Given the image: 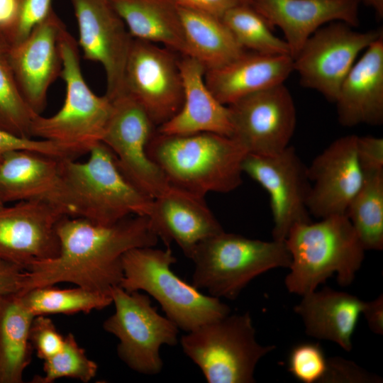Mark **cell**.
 <instances>
[{"instance_id": "1", "label": "cell", "mask_w": 383, "mask_h": 383, "mask_svg": "<svg viewBox=\"0 0 383 383\" xmlns=\"http://www.w3.org/2000/svg\"><path fill=\"white\" fill-rule=\"evenodd\" d=\"M57 256L31 262L20 294L37 287L70 282L111 294L123 277L122 257L131 249L155 246L158 237L145 216H131L110 226L65 216L56 226Z\"/></svg>"}, {"instance_id": "2", "label": "cell", "mask_w": 383, "mask_h": 383, "mask_svg": "<svg viewBox=\"0 0 383 383\" xmlns=\"http://www.w3.org/2000/svg\"><path fill=\"white\" fill-rule=\"evenodd\" d=\"M146 151L170 185L202 197L237 189L248 154L231 137L213 133L167 135L157 131Z\"/></svg>"}, {"instance_id": "3", "label": "cell", "mask_w": 383, "mask_h": 383, "mask_svg": "<svg viewBox=\"0 0 383 383\" xmlns=\"http://www.w3.org/2000/svg\"><path fill=\"white\" fill-rule=\"evenodd\" d=\"M89 155L85 162L60 160L67 216L101 226L131 216H148L152 199L123 175L110 148L99 142Z\"/></svg>"}, {"instance_id": "4", "label": "cell", "mask_w": 383, "mask_h": 383, "mask_svg": "<svg viewBox=\"0 0 383 383\" xmlns=\"http://www.w3.org/2000/svg\"><path fill=\"white\" fill-rule=\"evenodd\" d=\"M285 242L291 263L284 284L289 292L301 296L335 273L340 285L350 284L365 258V250L345 214L295 225Z\"/></svg>"}, {"instance_id": "5", "label": "cell", "mask_w": 383, "mask_h": 383, "mask_svg": "<svg viewBox=\"0 0 383 383\" xmlns=\"http://www.w3.org/2000/svg\"><path fill=\"white\" fill-rule=\"evenodd\" d=\"M59 45L60 77L66 87L64 104L52 116L37 115L31 123L30 136L55 143L77 157L89 153L101 142L113 103L106 95L95 94L87 84L81 71L78 43L66 28Z\"/></svg>"}, {"instance_id": "6", "label": "cell", "mask_w": 383, "mask_h": 383, "mask_svg": "<svg viewBox=\"0 0 383 383\" xmlns=\"http://www.w3.org/2000/svg\"><path fill=\"white\" fill-rule=\"evenodd\" d=\"M192 284L216 298L235 299L256 277L274 268H289L285 240L264 241L223 231L200 242L189 257Z\"/></svg>"}, {"instance_id": "7", "label": "cell", "mask_w": 383, "mask_h": 383, "mask_svg": "<svg viewBox=\"0 0 383 383\" xmlns=\"http://www.w3.org/2000/svg\"><path fill=\"white\" fill-rule=\"evenodd\" d=\"M129 250L122 257L123 277L120 287L128 292L143 290L160 304L166 317L189 332L230 313L220 299L205 295L171 270L176 262L170 247Z\"/></svg>"}, {"instance_id": "8", "label": "cell", "mask_w": 383, "mask_h": 383, "mask_svg": "<svg viewBox=\"0 0 383 383\" xmlns=\"http://www.w3.org/2000/svg\"><path fill=\"white\" fill-rule=\"evenodd\" d=\"M180 343L209 383L255 382L258 362L276 348L257 341L249 312L202 324L182 335Z\"/></svg>"}, {"instance_id": "9", "label": "cell", "mask_w": 383, "mask_h": 383, "mask_svg": "<svg viewBox=\"0 0 383 383\" xmlns=\"http://www.w3.org/2000/svg\"><path fill=\"white\" fill-rule=\"evenodd\" d=\"M114 313L103 323L118 340L117 354L131 370L146 375L159 374L163 366L162 345L178 342L179 328L152 306L148 294L128 292L120 286L111 289Z\"/></svg>"}, {"instance_id": "10", "label": "cell", "mask_w": 383, "mask_h": 383, "mask_svg": "<svg viewBox=\"0 0 383 383\" xmlns=\"http://www.w3.org/2000/svg\"><path fill=\"white\" fill-rule=\"evenodd\" d=\"M383 35L382 29L357 31L333 22L315 31L293 58L301 84L335 102L343 81L360 52Z\"/></svg>"}, {"instance_id": "11", "label": "cell", "mask_w": 383, "mask_h": 383, "mask_svg": "<svg viewBox=\"0 0 383 383\" xmlns=\"http://www.w3.org/2000/svg\"><path fill=\"white\" fill-rule=\"evenodd\" d=\"M112 103V112L101 142L114 154L120 170L128 180L153 199L170 186L146 151L156 126L141 105L128 94L117 97Z\"/></svg>"}, {"instance_id": "12", "label": "cell", "mask_w": 383, "mask_h": 383, "mask_svg": "<svg viewBox=\"0 0 383 383\" xmlns=\"http://www.w3.org/2000/svg\"><path fill=\"white\" fill-rule=\"evenodd\" d=\"M242 169L269 194L272 239L285 240L295 225L311 222L307 208L311 187L308 166L294 147L271 155L248 153Z\"/></svg>"}, {"instance_id": "13", "label": "cell", "mask_w": 383, "mask_h": 383, "mask_svg": "<svg viewBox=\"0 0 383 383\" xmlns=\"http://www.w3.org/2000/svg\"><path fill=\"white\" fill-rule=\"evenodd\" d=\"M173 50L133 39L125 71V94L144 109L156 127L180 109L184 97L179 60Z\"/></svg>"}, {"instance_id": "14", "label": "cell", "mask_w": 383, "mask_h": 383, "mask_svg": "<svg viewBox=\"0 0 383 383\" xmlns=\"http://www.w3.org/2000/svg\"><path fill=\"white\" fill-rule=\"evenodd\" d=\"M228 106L231 138L247 153L271 155L289 145L296 128V111L284 84L246 96Z\"/></svg>"}, {"instance_id": "15", "label": "cell", "mask_w": 383, "mask_h": 383, "mask_svg": "<svg viewBox=\"0 0 383 383\" xmlns=\"http://www.w3.org/2000/svg\"><path fill=\"white\" fill-rule=\"evenodd\" d=\"M70 1L78 25V45L84 58L103 67L105 95L113 101L125 94L126 66L133 38L109 0Z\"/></svg>"}, {"instance_id": "16", "label": "cell", "mask_w": 383, "mask_h": 383, "mask_svg": "<svg viewBox=\"0 0 383 383\" xmlns=\"http://www.w3.org/2000/svg\"><path fill=\"white\" fill-rule=\"evenodd\" d=\"M65 216L59 208L39 201L0 207V259L26 269L34 261L57 256L56 226Z\"/></svg>"}, {"instance_id": "17", "label": "cell", "mask_w": 383, "mask_h": 383, "mask_svg": "<svg viewBox=\"0 0 383 383\" xmlns=\"http://www.w3.org/2000/svg\"><path fill=\"white\" fill-rule=\"evenodd\" d=\"M356 135L332 142L308 166L311 183L307 201L311 216L323 218L346 215L364 178L357 154Z\"/></svg>"}, {"instance_id": "18", "label": "cell", "mask_w": 383, "mask_h": 383, "mask_svg": "<svg viewBox=\"0 0 383 383\" xmlns=\"http://www.w3.org/2000/svg\"><path fill=\"white\" fill-rule=\"evenodd\" d=\"M65 25L54 9L21 43L10 47V62L25 101L36 114L46 106L50 85L61 76L59 39Z\"/></svg>"}, {"instance_id": "19", "label": "cell", "mask_w": 383, "mask_h": 383, "mask_svg": "<svg viewBox=\"0 0 383 383\" xmlns=\"http://www.w3.org/2000/svg\"><path fill=\"white\" fill-rule=\"evenodd\" d=\"M150 226L167 247L174 242L186 257L202 240L224 230L204 197L170 185L152 201Z\"/></svg>"}, {"instance_id": "20", "label": "cell", "mask_w": 383, "mask_h": 383, "mask_svg": "<svg viewBox=\"0 0 383 383\" xmlns=\"http://www.w3.org/2000/svg\"><path fill=\"white\" fill-rule=\"evenodd\" d=\"M360 0H251L250 4L271 27L284 35L294 58L309 38L324 24L342 21L359 25Z\"/></svg>"}, {"instance_id": "21", "label": "cell", "mask_w": 383, "mask_h": 383, "mask_svg": "<svg viewBox=\"0 0 383 383\" xmlns=\"http://www.w3.org/2000/svg\"><path fill=\"white\" fill-rule=\"evenodd\" d=\"M60 160L25 150L5 154L0 163V201L4 204L43 201L59 208L67 216Z\"/></svg>"}, {"instance_id": "22", "label": "cell", "mask_w": 383, "mask_h": 383, "mask_svg": "<svg viewBox=\"0 0 383 383\" xmlns=\"http://www.w3.org/2000/svg\"><path fill=\"white\" fill-rule=\"evenodd\" d=\"M179 60L184 97L179 111L157 131L167 135L213 133L232 136L228 106L221 103L207 87L205 67L196 59L182 55Z\"/></svg>"}, {"instance_id": "23", "label": "cell", "mask_w": 383, "mask_h": 383, "mask_svg": "<svg viewBox=\"0 0 383 383\" xmlns=\"http://www.w3.org/2000/svg\"><path fill=\"white\" fill-rule=\"evenodd\" d=\"M338 119L343 126L383 122V35L355 61L340 87Z\"/></svg>"}, {"instance_id": "24", "label": "cell", "mask_w": 383, "mask_h": 383, "mask_svg": "<svg viewBox=\"0 0 383 383\" xmlns=\"http://www.w3.org/2000/svg\"><path fill=\"white\" fill-rule=\"evenodd\" d=\"M293 69L289 55L246 50L229 63L206 70L205 82L223 104L228 106L253 93L284 84Z\"/></svg>"}, {"instance_id": "25", "label": "cell", "mask_w": 383, "mask_h": 383, "mask_svg": "<svg viewBox=\"0 0 383 383\" xmlns=\"http://www.w3.org/2000/svg\"><path fill=\"white\" fill-rule=\"evenodd\" d=\"M363 304L356 296L324 287L302 296L294 310L301 318L308 335L332 341L350 352Z\"/></svg>"}, {"instance_id": "26", "label": "cell", "mask_w": 383, "mask_h": 383, "mask_svg": "<svg viewBox=\"0 0 383 383\" xmlns=\"http://www.w3.org/2000/svg\"><path fill=\"white\" fill-rule=\"evenodd\" d=\"M133 39L187 55L178 6L173 0H109Z\"/></svg>"}, {"instance_id": "27", "label": "cell", "mask_w": 383, "mask_h": 383, "mask_svg": "<svg viewBox=\"0 0 383 383\" xmlns=\"http://www.w3.org/2000/svg\"><path fill=\"white\" fill-rule=\"evenodd\" d=\"M35 316L19 294L0 296V383H22L32 360L30 329Z\"/></svg>"}, {"instance_id": "28", "label": "cell", "mask_w": 383, "mask_h": 383, "mask_svg": "<svg viewBox=\"0 0 383 383\" xmlns=\"http://www.w3.org/2000/svg\"><path fill=\"white\" fill-rule=\"evenodd\" d=\"M178 9L186 56L198 60L206 70L221 67L245 51L221 18L179 6Z\"/></svg>"}, {"instance_id": "29", "label": "cell", "mask_w": 383, "mask_h": 383, "mask_svg": "<svg viewBox=\"0 0 383 383\" xmlns=\"http://www.w3.org/2000/svg\"><path fill=\"white\" fill-rule=\"evenodd\" d=\"M346 216L365 250L383 248V170L364 172Z\"/></svg>"}, {"instance_id": "30", "label": "cell", "mask_w": 383, "mask_h": 383, "mask_svg": "<svg viewBox=\"0 0 383 383\" xmlns=\"http://www.w3.org/2000/svg\"><path fill=\"white\" fill-rule=\"evenodd\" d=\"M26 308L35 316L79 312L89 313L112 304L111 294L79 287L60 289L52 286L37 287L19 294Z\"/></svg>"}, {"instance_id": "31", "label": "cell", "mask_w": 383, "mask_h": 383, "mask_svg": "<svg viewBox=\"0 0 383 383\" xmlns=\"http://www.w3.org/2000/svg\"><path fill=\"white\" fill-rule=\"evenodd\" d=\"M221 20L244 50L267 55H290L286 41L273 33L265 18L250 4L233 6Z\"/></svg>"}, {"instance_id": "32", "label": "cell", "mask_w": 383, "mask_h": 383, "mask_svg": "<svg viewBox=\"0 0 383 383\" xmlns=\"http://www.w3.org/2000/svg\"><path fill=\"white\" fill-rule=\"evenodd\" d=\"M10 44L0 33V128L22 138H31L36 114L18 88L9 59Z\"/></svg>"}, {"instance_id": "33", "label": "cell", "mask_w": 383, "mask_h": 383, "mask_svg": "<svg viewBox=\"0 0 383 383\" xmlns=\"http://www.w3.org/2000/svg\"><path fill=\"white\" fill-rule=\"evenodd\" d=\"M43 376H35L32 382L52 383L62 377H70L88 382L96 374L97 365L86 355L72 333L65 337L62 348L43 360Z\"/></svg>"}, {"instance_id": "34", "label": "cell", "mask_w": 383, "mask_h": 383, "mask_svg": "<svg viewBox=\"0 0 383 383\" xmlns=\"http://www.w3.org/2000/svg\"><path fill=\"white\" fill-rule=\"evenodd\" d=\"M327 365V358L318 343H301L292 348L288 369L298 380L304 383L320 382Z\"/></svg>"}, {"instance_id": "35", "label": "cell", "mask_w": 383, "mask_h": 383, "mask_svg": "<svg viewBox=\"0 0 383 383\" xmlns=\"http://www.w3.org/2000/svg\"><path fill=\"white\" fill-rule=\"evenodd\" d=\"M53 10L52 0H18L15 21L6 36L11 46L26 39Z\"/></svg>"}, {"instance_id": "36", "label": "cell", "mask_w": 383, "mask_h": 383, "mask_svg": "<svg viewBox=\"0 0 383 383\" xmlns=\"http://www.w3.org/2000/svg\"><path fill=\"white\" fill-rule=\"evenodd\" d=\"M30 341L38 357L44 360L62 348L65 338L57 331L51 319L40 315L35 316L32 321Z\"/></svg>"}, {"instance_id": "37", "label": "cell", "mask_w": 383, "mask_h": 383, "mask_svg": "<svg viewBox=\"0 0 383 383\" xmlns=\"http://www.w3.org/2000/svg\"><path fill=\"white\" fill-rule=\"evenodd\" d=\"M382 379L341 357L327 358L321 383H379Z\"/></svg>"}, {"instance_id": "38", "label": "cell", "mask_w": 383, "mask_h": 383, "mask_svg": "<svg viewBox=\"0 0 383 383\" xmlns=\"http://www.w3.org/2000/svg\"><path fill=\"white\" fill-rule=\"evenodd\" d=\"M18 150H30L60 159L74 158L68 150L55 143L19 137L0 128V163L5 154Z\"/></svg>"}, {"instance_id": "39", "label": "cell", "mask_w": 383, "mask_h": 383, "mask_svg": "<svg viewBox=\"0 0 383 383\" xmlns=\"http://www.w3.org/2000/svg\"><path fill=\"white\" fill-rule=\"evenodd\" d=\"M357 154L364 172L383 170V139L374 136H357Z\"/></svg>"}, {"instance_id": "40", "label": "cell", "mask_w": 383, "mask_h": 383, "mask_svg": "<svg viewBox=\"0 0 383 383\" xmlns=\"http://www.w3.org/2000/svg\"><path fill=\"white\" fill-rule=\"evenodd\" d=\"M25 274L23 266L0 259V296L20 294Z\"/></svg>"}, {"instance_id": "41", "label": "cell", "mask_w": 383, "mask_h": 383, "mask_svg": "<svg viewBox=\"0 0 383 383\" xmlns=\"http://www.w3.org/2000/svg\"><path fill=\"white\" fill-rule=\"evenodd\" d=\"M179 7L201 12L219 18L233 6L240 4L238 0H173Z\"/></svg>"}, {"instance_id": "42", "label": "cell", "mask_w": 383, "mask_h": 383, "mask_svg": "<svg viewBox=\"0 0 383 383\" xmlns=\"http://www.w3.org/2000/svg\"><path fill=\"white\" fill-rule=\"evenodd\" d=\"M362 313L365 316L370 329L377 335L383 334V295L374 300L364 301Z\"/></svg>"}, {"instance_id": "43", "label": "cell", "mask_w": 383, "mask_h": 383, "mask_svg": "<svg viewBox=\"0 0 383 383\" xmlns=\"http://www.w3.org/2000/svg\"><path fill=\"white\" fill-rule=\"evenodd\" d=\"M18 0H0V33L6 39L15 21Z\"/></svg>"}, {"instance_id": "44", "label": "cell", "mask_w": 383, "mask_h": 383, "mask_svg": "<svg viewBox=\"0 0 383 383\" xmlns=\"http://www.w3.org/2000/svg\"><path fill=\"white\" fill-rule=\"evenodd\" d=\"M372 7L379 17L383 16V0H360Z\"/></svg>"}, {"instance_id": "45", "label": "cell", "mask_w": 383, "mask_h": 383, "mask_svg": "<svg viewBox=\"0 0 383 383\" xmlns=\"http://www.w3.org/2000/svg\"><path fill=\"white\" fill-rule=\"evenodd\" d=\"M240 4H249L251 0H238Z\"/></svg>"}, {"instance_id": "46", "label": "cell", "mask_w": 383, "mask_h": 383, "mask_svg": "<svg viewBox=\"0 0 383 383\" xmlns=\"http://www.w3.org/2000/svg\"><path fill=\"white\" fill-rule=\"evenodd\" d=\"M4 205H6V204H4L0 201V207L3 206H4Z\"/></svg>"}]
</instances>
